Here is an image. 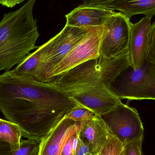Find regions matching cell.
I'll use <instances>...</instances> for the list:
<instances>
[{
  "label": "cell",
  "mask_w": 155,
  "mask_h": 155,
  "mask_svg": "<svg viewBox=\"0 0 155 155\" xmlns=\"http://www.w3.org/2000/svg\"><path fill=\"white\" fill-rule=\"evenodd\" d=\"M82 123L65 117L40 143L38 155H61L69 138L79 133Z\"/></svg>",
  "instance_id": "obj_10"
},
{
  "label": "cell",
  "mask_w": 155,
  "mask_h": 155,
  "mask_svg": "<svg viewBox=\"0 0 155 155\" xmlns=\"http://www.w3.org/2000/svg\"><path fill=\"white\" fill-rule=\"evenodd\" d=\"M146 60L155 64V21L151 25L148 35Z\"/></svg>",
  "instance_id": "obj_19"
},
{
  "label": "cell",
  "mask_w": 155,
  "mask_h": 155,
  "mask_svg": "<svg viewBox=\"0 0 155 155\" xmlns=\"http://www.w3.org/2000/svg\"><path fill=\"white\" fill-rule=\"evenodd\" d=\"M89 153L88 145L86 143L83 142L79 137L78 145L73 155H87Z\"/></svg>",
  "instance_id": "obj_21"
},
{
  "label": "cell",
  "mask_w": 155,
  "mask_h": 155,
  "mask_svg": "<svg viewBox=\"0 0 155 155\" xmlns=\"http://www.w3.org/2000/svg\"><path fill=\"white\" fill-rule=\"evenodd\" d=\"M152 18L145 16L137 23H131L128 51L130 67L133 70L142 67L146 61Z\"/></svg>",
  "instance_id": "obj_9"
},
{
  "label": "cell",
  "mask_w": 155,
  "mask_h": 155,
  "mask_svg": "<svg viewBox=\"0 0 155 155\" xmlns=\"http://www.w3.org/2000/svg\"><path fill=\"white\" fill-rule=\"evenodd\" d=\"M40 143L34 140H22L20 147L11 152L9 155H38Z\"/></svg>",
  "instance_id": "obj_16"
},
{
  "label": "cell",
  "mask_w": 155,
  "mask_h": 155,
  "mask_svg": "<svg viewBox=\"0 0 155 155\" xmlns=\"http://www.w3.org/2000/svg\"><path fill=\"white\" fill-rule=\"evenodd\" d=\"M125 147L123 144L113 135L98 155H120L124 149Z\"/></svg>",
  "instance_id": "obj_18"
},
{
  "label": "cell",
  "mask_w": 155,
  "mask_h": 155,
  "mask_svg": "<svg viewBox=\"0 0 155 155\" xmlns=\"http://www.w3.org/2000/svg\"><path fill=\"white\" fill-rule=\"evenodd\" d=\"M37 0H28L0 23V70L8 71L21 64L35 48L39 36L33 9Z\"/></svg>",
  "instance_id": "obj_3"
},
{
  "label": "cell",
  "mask_w": 155,
  "mask_h": 155,
  "mask_svg": "<svg viewBox=\"0 0 155 155\" xmlns=\"http://www.w3.org/2000/svg\"><path fill=\"white\" fill-rule=\"evenodd\" d=\"M23 136L20 127L10 121L0 119V141L8 144L11 152L20 147Z\"/></svg>",
  "instance_id": "obj_15"
},
{
  "label": "cell",
  "mask_w": 155,
  "mask_h": 155,
  "mask_svg": "<svg viewBox=\"0 0 155 155\" xmlns=\"http://www.w3.org/2000/svg\"><path fill=\"white\" fill-rule=\"evenodd\" d=\"M97 59L86 62L48 81L79 105L103 116L122 102L103 83Z\"/></svg>",
  "instance_id": "obj_2"
},
{
  "label": "cell",
  "mask_w": 155,
  "mask_h": 155,
  "mask_svg": "<svg viewBox=\"0 0 155 155\" xmlns=\"http://www.w3.org/2000/svg\"><path fill=\"white\" fill-rule=\"evenodd\" d=\"M143 139L128 143L125 147V155H143L142 144Z\"/></svg>",
  "instance_id": "obj_20"
},
{
  "label": "cell",
  "mask_w": 155,
  "mask_h": 155,
  "mask_svg": "<svg viewBox=\"0 0 155 155\" xmlns=\"http://www.w3.org/2000/svg\"><path fill=\"white\" fill-rule=\"evenodd\" d=\"M11 71L18 75L27 76L42 82H47L42 71L40 52L38 49L30 54L23 61Z\"/></svg>",
  "instance_id": "obj_14"
},
{
  "label": "cell",
  "mask_w": 155,
  "mask_h": 155,
  "mask_svg": "<svg viewBox=\"0 0 155 155\" xmlns=\"http://www.w3.org/2000/svg\"><path fill=\"white\" fill-rule=\"evenodd\" d=\"M25 0H0V3L2 6L8 8H12Z\"/></svg>",
  "instance_id": "obj_23"
},
{
  "label": "cell",
  "mask_w": 155,
  "mask_h": 155,
  "mask_svg": "<svg viewBox=\"0 0 155 155\" xmlns=\"http://www.w3.org/2000/svg\"><path fill=\"white\" fill-rule=\"evenodd\" d=\"M76 134L72 136L69 138L63 149L61 155H73L72 143L74 138Z\"/></svg>",
  "instance_id": "obj_22"
},
{
  "label": "cell",
  "mask_w": 155,
  "mask_h": 155,
  "mask_svg": "<svg viewBox=\"0 0 155 155\" xmlns=\"http://www.w3.org/2000/svg\"><path fill=\"white\" fill-rule=\"evenodd\" d=\"M131 23L130 19L120 12H115L106 18L100 56L111 59L128 51Z\"/></svg>",
  "instance_id": "obj_8"
},
{
  "label": "cell",
  "mask_w": 155,
  "mask_h": 155,
  "mask_svg": "<svg viewBox=\"0 0 155 155\" xmlns=\"http://www.w3.org/2000/svg\"><path fill=\"white\" fill-rule=\"evenodd\" d=\"M115 12L110 10L83 4L65 15L66 24L78 27L103 25L106 18Z\"/></svg>",
  "instance_id": "obj_12"
},
{
  "label": "cell",
  "mask_w": 155,
  "mask_h": 155,
  "mask_svg": "<svg viewBox=\"0 0 155 155\" xmlns=\"http://www.w3.org/2000/svg\"><path fill=\"white\" fill-rule=\"evenodd\" d=\"M79 106L50 81H38L11 71L0 76L1 111L28 139L41 143L69 111Z\"/></svg>",
  "instance_id": "obj_1"
},
{
  "label": "cell",
  "mask_w": 155,
  "mask_h": 155,
  "mask_svg": "<svg viewBox=\"0 0 155 155\" xmlns=\"http://www.w3.org/2000/svg\"><path fill=\"white\" fill-rule=\"evenodd\" d=\"M100 8L117 10L130 19L138 14L152 17L155 15V0H114Z\"/></svg>",
  "instance_id": "obj_13"
},
{
  "label": "cell",
  "mask_w": 155,
  "mask_h": 155,
  "mask_svg": "<svg viewBox=\"0 0 155 155\" xmlns=\"http://www.w3.org/2000/svg\"><path fill=\"white\" fill-rule=\"evenodd\" d=\"M95 114L94 113L89 109L79 106L69 111L66 117L75 122H83L93 119Z\"/></svg>",
  "instance_id": "obj_17"
},
{
  "label": "cell",
  "mask_w": 155,
  "mask_h": 155,
  "mask_svg": "<svg viewBox=\"0 0 155 155\" xmlns=\"http://www.w3.org/2000/svg\"><path fill=\"white\" fill-rule=\"evenodd\" d=\"M113 136L102 116L95 114L93 118L82 122L79 137L89 147V153L98 155Z\"/></svg>",
  "instance_id": "obj_11"
},
{
  "label": "cell",
  "mask_w": 155,
  "mask_h": 155,
  "mask_svg": "<svg viewBox=\"0 0 155 155\" xmlns=\"http://www.w3.org/2000/svg\"><path fill=\"white\" fill-rule=\"evenodd\" d=\"M104 30V25L91 27L71 51L52 68L47 74V81L86 62L99 58Z\"/></svg>",
  "instance_id": "obj_6"
},
{
  "label": "cell",
  "mask_w": 155,
  "mask_h": 155,
  "mask_svg": "<svg viewBox=\"0 0 155 155\" xmlns=\"http://www.w3.org/2000/svg\"><path fill=\"white\" fill-rule=\"evenodd\" d=\"M113 135L125 146L128 143L144 139V128L136 108L123 103L103 116Z\"/></svg>",
  "instance_id": "obj_7"
},
{
  "label": "cell",
  "mask_w": 155,
  "mask_h": 155,
  "mask_svg": "<svg viewBox=\"0 0 155 155\" xmlns=\"http://www.w3.org/2000/svg\"><path fill=\"white\" fill-rule=\"evenodd\" d=\"M92 155V154H90V153H89L88 154V155Z\"/></svg>",
  "instance_id": "obj_25"
},
{
  "label": "cell",
  "mask_w": 155,
  "mask_h": 155,
  "mask_svg": "<svg viewBox=\"0 0 155 155\" xmlns=\"http://www.w3.org/2000/svg\"><path fill=\"white\" fill-rule=\"evenodd\" d=\"M125 155V148L123 150V152H122V153H121V155Z\"/></svg>",
  "instance_id": "obj_24"
},
{
  "label": "cell",
  "mask_w": 155,
  "mask_h": 155,
  "mask_svg": "<svg viewBox=\"0 0 155 155\" xmlns=\"http://www.w3.org/2000/svg\"><path fill=\"white\" fill-rule=\"evenodd\" d=\"M110 88L121 99L155 100V64L146 60L136 70L130 66L116 78Z\"/></svg>",
  "instance_id": "obj_4"
},
{
  "label": "cell",
  "mask_w": 155,
  "mask_h": 155,
  "mask_svg": "<svg viewBox=\"0 0 155 155\" xmlns=\"http://www.w3.org/2000/svg\"><path fill=\"white\" fill-rule=\"evenodd\" d=\"M91 27H75L66 25L58 34L38 47L42 71L47 81V74L52 68L71 51Z\"/></svg>",
  "instance_id": "obj_5"
}]
</instances>
